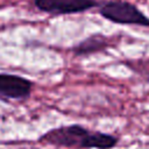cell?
I'll return each instance as SVG.
<instances>
[{"label":"cell","instance_id":"cell-1","mask_svg":"<svg viewBox=\"0 0 149 149\" xmlns=\"http://www.w3.org/2000/svg\"><path fill=\"white\" fill-rule=\"evenodd\" d=\"M38 141L57 147L85 149H111L118 143L115 136L100 132H90L80 125H69L54 128L44 133Z\"/></svg>","mask_w":149,"mask_h":149},{"label":"cell","instance_id":"cell-2","mask_svg":"<svg viewBox=\"0 0 149 149\" xmlns=\"http://www.w3.org/2000/svg\"><path fill=\"white\" fill-rule=\"evenodd\" d=\"M99 13L102 17L113 23L149 27V17L135 5L127 1H108L101 6Z\"/></svg>","mask_w":149,"mask_h":149},{"label":"cell","instance_id":"cell-3","mask_svg":"<svg viewBox=\"0 0 149 149\" xmlns=\"http://www.w3.org/2000/svg\"><path fill=\"white\" fill-rule=\"evenodd\" d=\"M36 8L52 15L76 14L97 6L94 0H34Z\"/></svg>","mask_w":149,"mask_h":149},{"label":"cell","instance_id":"cell-4","mask_svg":"<svg viewBox=\"0 0 149 149\" xmlns=\"http://www.w3.org/2000/svg\"><path fill=\"white\" fill-rule=\"evenodd\" d=\"M33 90V81L13 73H0V95L22 100L27 99Z\"/></svg>","mask_w":149,"mask_h":149},{"label":"cell","instance_id":"cell-5","mask_svg":"<svg viewBox=\"0 0 149 149\" xmlns=\"http://www.w3.org/2000/svg\"><path fill=\"white\" fill-rule=\"evenodd\" d=\"M108 47V41L102 35H91L73 47V54L76 56H87L102 51Z\"/></svg>","mask_w":149,"mask_h":149},{"label":"cell","instance_id":"cell-6","mask_svg":"<svg viewBox=\"0 0 149 149\" xmlns=\"http://www.w3.org/2000/svg\"><path fill=\"white\" fill-rule=\"evenodd\" d=\"M147 80H148V81H149V76H148V77H147Z\"/></svg>","mask_w":149,"mask_h":149}]
</instances>
